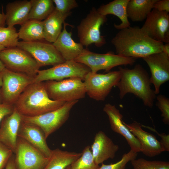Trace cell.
<instances>
[{
  "label": "cell",
  "instance_id": "52a82bcc",
  "mask_svg": "<svg viewBox=\"0 0 169 169\" xmlns=\"http://www.w3.org/2000/svg\"><path fill=\"white\" fill-rule=\"evenodd\" d=\"M107 19L106 16L101 15L93 8L77 27L79 43L86 47L92 44L97 47L105 44L106 40L101 35L100 28Z\"/></svg>",
  "mask_w": 169,
  "mask_h": 169
},
{
  "label": "cell",
  "instance_id": "4dcf8cb0",
  "mask_svg": "<svg viewBox=\"0 0 169 169\" xmlns=\"http://www.w3.org/2000/svg\"><path fill=\"white\" fill-rule=\"evenodd\" d=\"M133 169H169V162L159 160L148 161L143 158L131 161Z\"/></svg>",
  "mask_w": 169,
  "mask_h": 169
},
{
  "label": "cell",
  "instance_id": "d6986e66",
  "mask_svg": "<svg viewBox=\"0 0 169 169\" xmlns=\"http://www.w3.org/2000/svg\"><path fill=\"white\" fill-rule=\"evenodd\" d=\"M90 148L94 161L98 165L113 159L119 149V146L101 131L96 134Z\"/></svg>",
  "mask_w": 169,
  "mask_h": 169
},
{
  "label": "cell",
  "instance_id": "2e32d148",
  "mask_svg": "<svg viewBox=\"0 0 169 169\" xmlns=\"http://www.w3.org/2000/svg\"><path fill=\"white\" fill-rule=\"evenodd\" d=\"M123 123L138 140L141 145V152L145 155L153 157L165 151L160 141L152 134L144 131L141 124L134 121L130 124Z\"/></svg>",
  "mask_w": 169,
  "mask_h": 169
},
{
  "label": "cell",
  "instance_id": "e575fe53",
  "mask_svg": "<svg viewBox=\"0 0 169 169\" xmlns=\"http://www.w3.org/2000/svg\"><path fill=\"white\" fill-rule=\"evenodd\" d=\"M13 155V151L0 141V169L5 168Z\"/></svg>",
  "mask_w": 169,
  "mask_h": 169
},
{
  "label": "cell",
  "instance_id": "4316f807",
  "mask_svg": "<svg viewBox=\"0 0 169 169\" xmlns=\"http://www.w3.org/2000/svg\"><path fill=\"white\" fill-rule=\"evenodd\" d=\"M18 33V39L26 42L43 41V21L29 19L21 25Z\"/></svg>",
  "mask_w": 169,
  "mask_h": 169
},
{
  "label": "cell",
  "instance_id": "83f0119b",
  "mask_svg": "<svg viewBox=\"0 0 169 169\" xmlns=\"http://www.w3.org/2000/svg\"><path fill=\"white\" fill-rule=\"evenodd\" d=\"M28 20L39 21L45 20L55 9L52 0H31Z\"/></svg>",
  "mask_w": 169,
  "mask_h": 169
},
{
  "label": "cell",
  "instance_id": "ffe728a7",
  "mask_svg": "<svg viewBox=\"0 0 169 169\" xmlns=\"http://www.w3.org/2000/svg\"><path fill=\"white\" fill-rule=\"evenodd\" d=\"M18 136L26 141L49 158L52 150L48 146L44 134L38 126L22 121Z\"/></svg>",
  "mask_w": 169,
  "mask_h": 169
},
{
  "label": "cell",
  "instance_id": "d4e9b609",
  "mask_svg": "<svg viewBox=\"0 0 169 169\" xmlns=\"http://www.w3.org/2000/svg\"><path fill=\"white\" fill-rule=\"evenodd\" d=\"M81 155V153L64 151L59 148L52 150L44 169H66Z\"/></svg>",
  "mask_w": 169,
  "mask_h": 169
},
{
  "label": "cell",
  "instance_id": "4fadbf2b",
  "mask_svg": "<svg viewBox=\"0 0 169 169\" xmlns=\"http://www.w3.org/2000/svg\"><path fill=\"white\" fill-rule=\"evenodd\" d=\"M14 154L16 169H44L49 159L26 141L18 137Z\"/></svg>",
  "mask_w": 169,
  "mask_h": 169
},
{
  "label": "cell",
  "instance_id": "8d00e7d4",
  "mask_svg": "<svg viewBox=\"0 0 169 169\" xmlns=\"http://www.w3.org/2000/svg\"><path fill=\"white\" fill-rule=\"evenodd\" d=\"M14 109L13 105L0 103V125L4 117L11 114Z\"/></svg>",
  "mask_w": 169,
  "mask_h": 169
},
{
  "label": "cell",
  "instance_id": "b9f144b4",
  "mask_svg": "<svg viewBox=\"0 0 169 169\" xmlns=\"http://www.w3.org/2000/svg\"><path fill=\"white\" fill-rule=\"evenodd\" d=\"M5 48L3 45H0V52ZM5 68L4 66L0 60V72L1 71Z\"/></svg>",
  "mask_w": 169,
  "mask_h": 169
},
{
  "label": "cell",
  "instance_id": "ac0fdd59",
  "mask_svg": "<svg viewBox=\"0 0 169 169\" xmlns=\"http://www.w3.org/2000/svg\"><path fill=\"white\" fill-rule=\"evenodd\" d=\"M22 116L14 108L13 112L3 119L0 125V141L15 151Z\"/></svg>",
  "mask_w": 169,
  "mask_h": 169
},
{
  "label": "cell",
  "instance_id": "f35d334b",
  "mask_svg": "<svg viewBox=\"0 0 169 169\" xmlns=\"http://www.w3.org/2000/svg\"><path fill=\"white\" fill-rule=\"evenodd\" d=\"M5 169H16L14 155L8 162L5 167Z\"/></svg>",
  "mask_w": 169,
  "mask_h": 169
},
{
  "label": "cell",
  "instance_id": "7a4b0ae2",
  "mask_svg": "<svg viewBox=\"0 0 169 169\" xmlns=\"http://www.w3.org/2000/svg\"><path fill=\"white\" fill-rule=\"evenodd\" d=\"M119 70L120 78L116 86L119 90L120 98L122 99L127 94L132 93L141 100L145 106L152 108L156 94L151 88L146 71L140 64L132 69L120 67Z\"/></svg>",
  "mask_w": 169,
  "mask_h": 169
},
{
  "label": "cell",
  "instance_id": "cb8c5ba5",
  "mask_svg": "<svg viewBox=\"0 0 169 169\" xmlns=\"http://www.w3.org/2000/svg\"><path fill=\"white\" fill-rule=\"evenodd\" d=\"M71 12L62 13L55 9L44 21V39L50 43H54L61 32L62 25Z\"/></svg>",
  "mask_w": 169,
  "mask_h": 169
},
{
  "label": "cell",
  "instance_id": "836d02e7",
  "mask_svg": "<svg viewBox=\"0 0 169 169\" xmlns=\"http://www.w3.org/2000/svg\"><path fill=\"white\" fill-rule=\"evenodd\" d=\"M55 5V9L62 13L70 12L71 10L78 7L75 0H52Z\"/></svg>",
  "mask_w": 169,
  "mask_h": 169
},
{
  "label": "cell",
  "instance_id": "d590c367",
  "mask_svg": "<svg viewBox=\"0 0 169 169\" xmlns=\"http://www.w3.org/2000/svg\"><path fill=\"white\" fill-rule=\"evenodd\" d=\"M142 126L156 132L161 138L160 142L163 146L165 151H169V135L166 134L165 133H160L155 130L151 127L141 125Z\"/></svg>",
  "mask_w": 169,
  "mask_h": 169
},
{
  "label": "cell",
  "instance_id": "7bdbcfd3",
  "mask_svg": "<svg viewBox=\"0 0 169 169\" xmlns=\"http://www.w3.org/2000/svg\"><path fill=\"white\" fill-rule=\"evenodd\" d=\"M2 74L1 72H0V90L1 87L2 86ZM1 103V98H0V103Z\"/></svg>",
  "mask_w": 169,
  "mask_h": 169
},
{
  "label": "cell",
  "instance_id": "9a60e30c",
  "mask_svg": "<svg viewBox=\"0 0 169 169\" xmlns=\"http://www.w3.org/2000/svg\"><path fill=\"white\" fill-rule=\"evenodd\" d=\"M142 59L149 68L150 82L154 86L155 93L158 94L161 85L169 80V56L162 52Z\"/></svg>",
  "mask_w": 169,
  "mask_h": 169
},
{
  "label": "cell",
  "instance_id": "7402d4cb",
  "mask_svg": "<svg viewBox=\"0 0 169 169\" xmlns=\"http://www.w3.org/2000/svg\"><path fill=\"white\" fill-rule=\"evenodd\" d=\"M30 1L16 0L7 4L6 7V24L8 27L21 25L28 20L31 9Z\"/></svg>",
  "mask_w": 169,
  "mask_h": 169
},
{
  "label": "cell",
  "instance_id": "484cf974",
  "mask_svg": "<svg viewBox=\"0 0 169 169\" xmlns=\"http://www.w3.org/2000/svg\"><path fill=\"white\" fill-rule=\"evenodd\" d=\"M157 0H129L127 6L128 18L132 22H142L153 8Z\"/></svg>",
  "mask_w": 169,
  "mask_h": 169
},
{
  "label": "cell",
  "instance_id": "e0dca14e",
  "mask_svg": "<svg viewBox=\"0 0 169 169\" xmlns=\"http://www.w3.org/2000/svg\"><path fill=\"white\" fill-rule=\"evenodd\" d=\"M108 116L111 128L115 133L123 136L130 147V150L137 153L141 152L140 143L123 123V115L114 105L106 104L103 109Z\"/></svg>",
  "mask_w": 169,
  "mask_h": 169
},
{
  "label": "cell",
  "instance_id": "ab89813d",
  "mask_svg": "<svg viewBox=\"0 0 169 169\" xmlns=\"http://www.w3.org/2000/svg\"><path fill=\"white\" fill-rule=\"evenodd\" d=\"M6 24V15L3 11L2 13L0 12V26L5 27Z\"/></svg>",
  "mask_w": 169,
  "mask_h": 169
},
{
  "label": "cell",
  "instance_id": "ba28073f",
  "mask_svg": "<svg viewBox=\"0 0 169 169\" xmlns=\"http://www.w3.org/2000/svg\"><path fill=\"white\" fill-rule=\"evenodd\" d=\"M1 72L2 79L0 90L1 102L13 106L26 88L33 83L34 77L6 68Z\"/></svg>",
  "mask_w": 169,
  "mask_h": 169
},
{
  "label": "cell",
  "instance_id": "277c9868",
  "mask_svg": "<svg viewBox=\"0 0 169 169\" xmlns=\"http://www.w3.org/2000/svg\"><path fill=\"white\" fill-rule=\"evenodd\" d=\"M83 80L71 78L62 80L44 82L49 98L52 100L64 102L79 100L86 94Z\"/></svg>",
  "mask_w": 169,
  "mask_h": 169
},
{
  "label": "cell",
  "instance_id": "30bf717a",
  "mask_svg": "<svg viewBox=\"0 0 169 169\" xmlns=\"http://www.w3.org/2000/svg\"><path fill=\"white\" fill-rule=\"evenodd\" d=\"M119 70L110 71L105 74L91 71L84 79L86 94L91 99L97 101H104L114 86L120 81Z\"/></svg>",
  "mask_w": 169,
  "mask_h": 169
},
{
  "label": "cell",
  "instance_id": "ee69618b",
  "mask_svg": "<svg viewBox=\"0 0 169 169\" xmlns=\"http://www.w3.org/2000/svg\"><path fill=\"white\" fill-rule=\"evenodd\" d=\"M66 169H70V168H69V167H67Z\"/></svg>",
  "mask_w": 169,
  "mask_h": 169
},
{
  "label": "cell",
  "instance_id": "6da1fadb",
  "mask_svg": "<svg viewBox=\"0 0 169 169\" xmlns=\"http://www.w3.org/2000/svg\"><path fill=\"white\" fill-rule=\"evenodd\" d=\"M111 42L116 54L136 59L162 52L164 44L150 37L141 28L131 26L120 30Z\"/></svg>",
  "mask_w": 169,
  "mask_h": 169
},
{
  "label": "cell",
  "instance_id": "3957f363",
  "mask_svg": "<svg viewBox=\"0 0 169 169\" xmlns=\"http://www.w3.org/2000/svg\"><path fill=\"white\" fill-rule=\"evenodd\" d=\"M65 102L50 99L44 82H34L26 88L13 106L22 115L34 116L57 109Z\"/></svg>",
  "mask_w": 169,
  "mask_h": 169
},
{
  "label": "cell",
  "instance_id": "8fae6325",
  "mask_svg": "<svg viewBox=\"0 0 169 169\" xmlns=\"http://www.w3.org/2000/svg\"><path fill=\"white\" fill-rule=\"evenodd\" d=\"M90 71V69L83 64L74 60L66 61L49 69L39 70L34 78L33 83L59 81L71 78H78L83 80Z\"/></svg>",
  "mask_w": 169,
  "mask_h": 169
},
{
  "label": "cell",
  "instance_id": "5b68a950",
  "mask_svg": "<svg viewBox=\"0 0 169 169\" xmlns=\"http://www.w3.org/2000/svg\"><path fill=\"white\" fill-rule=\"evenodd\" d=\"M0 60L7 69L34 77L41 67L29 54L17 46L1 51Z\"/></svg>",
  "mask_w": 169,
  "mask_h": 169
},
{
  "label": "cell",
  "instance_id": "603a6c76",
  "mask_svg": "<svg viewBox=\"0 0 169 169\" xmlns=\"http://www.w3.org/2000/svg\"><path fill=\"white\" fill-rule=\"evenodd\" d=\"M129 0H114L105 4L101 5L97 9L101 15L106 16L112 14L118 17L121 23L120 24H114L116 29L121 30L131 26L126 11Z\"/></svg>",
  "mask_w": 169,
  "mask_h": 169
},
{
  "label": "cell",
  "instance_id": "1f68e13d",
  "mask_svg": "<svg viewBox=\"0 0 169 169\" xmlns=\"http://www.w3.org/2000/svg\"><path fill=\"white\" fill-rule=\"evenodd\" d=\"M137 153L131 150L124 154L121 159L117 162L109 165L102 164L99 169H125L126 164L129 161L136 158Z\"/></svg>",
  "mask_w": 169,
  "mask_h": 169
},
{
  "label": "cell",
  "instance_id": "44dd1931",
  "mask_svg": "<svg viewBox=\"0 0 169 169\" xmlns=\"http://www.w3.org/2000/svg\"><path fill=\"white\" fill-rule=\"evenodd\" d=\"M68 25L65 22L64 23L63 30L52 43L65 61L74 60L84 49L80 43H77L73 40L72 33L66 30V26Z\"/></svg>",
  "mask_w": 169,
  "mask_h": 169
},
{
  "label": "cell",
  "instance_id": "5bb4252c",
  "mask_svg": "<svg viewBox=\"0 0 169 169\" xmlns=\"http://www.w3.org/2000/svg\"><path fill=\"white\" fill-rule=\"evenodd\" d=\"M141 28L153 39L163 43H169V14L153 8Z\"/></svg>",
  "mask_w": 169,
  "mask_h": 169
},
{
  "label": "cell",
  "instance_id": "60d3db41",
  "mask_svg": "<svg viewBox=\"0 0 169 169\" xmlns=\"http://www.w3.org/2000/svg\"><path fill=\"white\" fill-rule=\"evenodd\" d=\"M162 52L169 56V43L164 44L162 49Z\"/></svg>",
  "mask_w": 169,
  "mask_h": 169
},
{
  "label": "cell",
  "instance_id": "7c38bea8",
  "mask_svg": "<svg viewBox=\"0 0 169 169\" xmlns=\"http://www.w3.org/2000/svg\"><path fill=\"white\" fill-rule=\"evenodd\" d=\"M17 47L29 54L40 67L54 66L66 61L53 44L47 42L22 41H19Z\"/></svg>",
  "mask_w": 169,
  "mask_h": 169
},
{
  "label": "cell",
  "instance_id": "9c48e42d",
  "mask_svg": "<svg viewBox=\"0 0 169 169\" xmlns=\"http://www.w3.org/2000/svg\"><path fill=\"white\" fill-rule=\"evenodd\" d=\"M78 101L66 102L57 109L37 116H26L21 115L22 120L39 127L47 139L66 121L71 109Z\"/></svg>",
  "mask_w": 169,
  "mask_h": 169
},
{
  "label": "cell",
  "instance_id": "74e56055",
  "mask_svg": "<svg viewBox=\"0 0 169 169\" xmlns=\"http://www.w3.org/2000/svg\"><path fill=\"white\" fill-rule=\"evenodd\" d=\"M153 8L159 11H164L169 13V0H157L154 4Z\"/></svg>",
  "mask_w": 169,
  "mask_h": 169
},
{
  "label": "cell",
  "instance_id": "d6a6232c",
  "mask_svg": "<svg viewBox=\"0 0 169 169\" xmlns=\"http://www.w3.org/2000/svg\"><path fill=\"white\" fill-rule=\"evenodd\" d=\"M156 105L161 112L162 121L165 124H169V99L164 95H158L156 97Z\"/></svg>",
  "mask_w": 169,
  "mask_h": 169
},
{
  "label": "cell",
  "instance_id": "f546056e",
  "mask_svg": "<svg viewBox=\"0 0 169 169\" xmlns=\"http://www.w3.org/2000/svg\"><path fill=\"white\" fill-rule=\"evenodd\" d=\"M18 39V33L14 27L0 26V45L5 48L16 47Z\"/></svg>",
  "mask_w": 169,
  "mask_h": 169
},
{
  "label": "cell",
  "instance_id": "8992f818",
  "mask_svg": "<svg viewBox=\"0 0 169 169\" xmlns=\"http://www.w3.org/2000/svg\"><path fill=\"white\" fill-rule=\"evenodd\" d=\"M74 60L83 64L93 73L104 70L108 72L113 68L121 65H132L136 59L126 57L111 52L99 54L84 49L81 54Z\"/></svg>",
  "mask_w": 169,
  "mask_h": 169
},
{
  "label": "cell",
  "instance_id": "f1b7e54d",
  "mask_svg": "<svg viewBox=\"0 0 169 169\" xmlns=\"http://www.w3.org/2000/svg\"><path fill=\"white\" fill-rule=\"evenodd\" d=\"M99 165L94 160L89 146H86L81 152V156L69 166L70 169H99Z\"/></svg>",
  "mask_w": 169,
  "mask_h": 169
}]
</instances>
